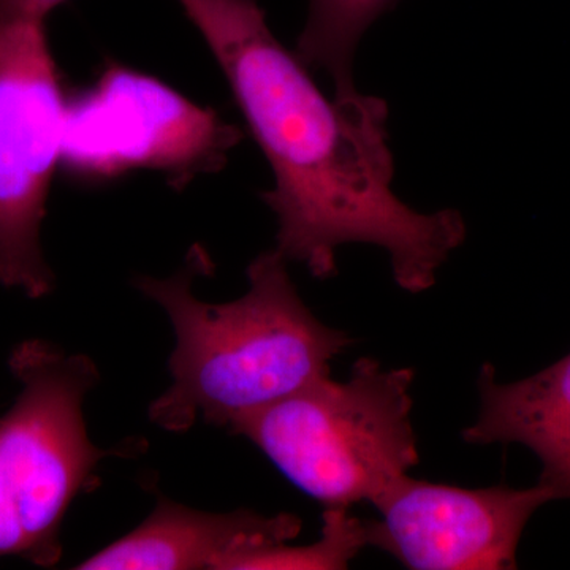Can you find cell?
Returning <instances> with one entry per match:
<instances>
[{
	"label": "cell",
	"mask_w": 570,
	"mask_h": 570,
	"mask_svg": "<svg viewBox=\"0 0 570 570\" xmlns=\"http://www.w3.org/2000/svg\"><path fill=\"white\" fill-rule=\"evenodd\" d=\"M479 417L463 431L469 444H521L542 463L540 483L570 499V354L534 376L498 381L494 366L479 376Z\"/></svg>",
	"instance_id": "9c48e42d"
},
{
	"label": "cell",
	"mask_w": 570,
	"mask_h": 570,
	"mask_svg": "<svg viewBox=\"0 0 570 570\" xmlns=\"http://www.w3.org/2000/svg\"><path fill=\"white\" fill-rule=\"evenodd\" d=\"M66 0H0V24L18 20L45 21Z\"/></svg>",
	"instance_id": "8fae6325"
},
{
	"label": "cell",
	"mask_w": 570,
	"mask_h": 570,
	"mask_svg": "<svg viewBox=\"0 0 570 570\" xmlns=\"http://www.w3.org/2000/svg\"><path fill=\"white\" fill-rule=\"evenodd\" d=\"M302 528V520L292 513H209L164 498L140 527L77 569L262 570L266 558L298 538Z\"/></svg>",
	"instance_id": "ba28073f"
},
{
	"label": "cell",
	"mask_w": 570,
	"mask_h": 570,
	"mask_svg": "<svg viewBox=\"0 0 570 570\" xmlns=\"http://www.w3.org/2000/svg\"><path fill=\"white\" fill-rule=\"evenodd\" d=\"M9 366L21 392L0 419V557L52 568L67 510L115 455L92 444L82 415L99 370L43 340L14 347Z\"/></svg>",
	"instance_id": "277c9868"
},
{
	"label": "cell",
	"mask_w": 570,
	"mask_h": 570,
	"mask_svg": "<svg viewBox=\"0 0 570 570\" xmlns=\"http://www.w3.org/2000/svg\"><path fill=\"white\" fill-rule=\"evenodd\" d=\"M205 264L198 253L174 276L135 279V287L163 307L174 326L171 385L149 407V419L171 433L189 430L197 420L232 430L330 376L333 360L354 344L347 333L311 313L276 249L254 258L246 294L220 305L193 294L194 277Z\"/></svg>",
	"instance_id": "7a4b0ae2"
},
{
	"label": "cell",
	"mask_w": 570,
	"mask_h": 570,
	"mask_svg": "<svg viewBox=\"0 0 570 570\" xmlns=\"http://www.w3.org/2000/svg\"><path fill=\"white\" fill-rule=\"evenodd\" d=\"M397 0H309L305 29L295 55L303 63L325 70L335 96L356 91L354 56L366 29Z\"/></svg>",
	"instance_id": "30bf717a"
},
{
	"label": "cell",
	"mask_w": 570,
	"mask_h": 570,
	"mask_svg": "<svg viewBox=\"0 0 570 570\" xmlns=\"http://www.w3.org/2000/svg\"><path fill=\"white\" fill-rule=\"evenodd\" d=\"M204 37L275 174L264 194L276 250L317 279L336 275L337 247L387 250L396 284L422 294L463 245L456 209L419 213L392 189L389 107L358 91L328 99L306 63L276 39L257 0H176Z\"/></svg>",
	"instance_id": "6da1fadb"
},
{
	"label": "cell",
	"mask_w": 570,
	"mask_h": 570,
	"mask_svg": "<svg viewBox=\"0 0 570 570\" xmlns=\"http://www.w3.org/2000/svg\"><path fill=\"white\" fill-rule=\"evenodd\" d=\"M414 371L362 356L347 381L325 376L232 428L325 509L374 502L419 464Z\"/></svg>",
	"instance_id": "3957f363"
},
{
	"label": "cell",
	"mask_w": 570,
	"mask_h": 570,
	"mask_svg": "<svg viewBox=\"0 0 570 570\" xmlns=\"http://www.w3.org/2000/svg\"><path fill=\"white\" fill-rule=\"evenodd\" d=\"M242 137L212 108L112 63L91 88L67 100L61 164L78 181L154 170L181 187L224 167Z\"/></svg>",
	"instance_id": "5b68a950"
},
{
	"label": "cell",
	"mask_w": 570,
	"mask_h": 570,
	"mask_svg": "<svg viewBox=\"0 0 570 570\" xmlns=\"http://www.w3.org/2000/svg\"><path fill=\"white\" fill-rule=\"evenodd\" d=\"M67 99L45 21L0 24V285L47 296L41 223L61 164Z\"/></svg>",
	"instance_id": "8992f818"
},
{
	"label": "cell",
	"mask_w": 570,
	"mask_h": 570,
	"mask_svg": "<svg viewBox=\"0 0 570 570\" xmlns=\"http://www.w3.org/2000/svg\"><path fill=\"white\" fill-rule=\"evenodd\" d=\"M543 485L468 490L444 483L397 479L366 521L371 547L415 570L517 569V549L532 513L554 501Z\"/></svg>",
	"instance_id": "52a82bcc"
}]
</instances>
